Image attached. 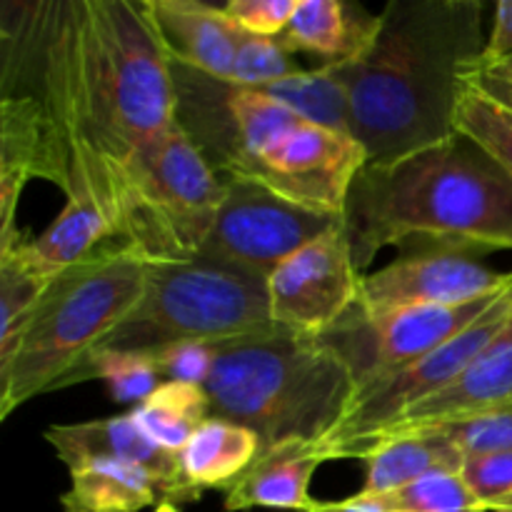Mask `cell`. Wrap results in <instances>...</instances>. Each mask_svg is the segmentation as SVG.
Masks as SVG:
<instances>
[{
  "instance_id": "obj_1",
  "label": "cell",
  "mask_w": 512,
  "mask_h": 512,
  "mask_svg": "<svg viewBox=\"0 0 512 512\" xmlns=\"http://www.w3.org/2000/svg\"><path fill=\"white\" fill-rule=\"evenodd\" d=\"M3 95L43 103L68 200L95 205L120 243L130 173L175 123L173 70L145 0L3 5Z\"/></svg>"
},
{
  "instance_id": "obj_2",
  "label": "cell",
  "mask_w": 512,
  "mask_h": 512,
  "mask_svg": "<svg viewBox=\"0 0 512 512\" xmlns=\"http://www.w3.org/2000/svg\"><path fill=\"white\" fill-rule=\"evenodd\" d=\"M483 13L480 0H393L368 53L330 65L368 163H390L458 133L460 93L488 43Z\"/></svg>"
},
{
  "instance_id": "obj_3",
  "label": "cell",
  "mask_w": 512,
  "mask_h": 512,
  "mask_svg": "<svg viewBox=\"0 0 512 512\" xmlns=\"http://www.w3.org/2000/svg\"><path fill=\"white\" fill-rule=\"evenodd\" d=\"M175 123L220 178H250L305 208L343 215L368 165L348 133L320 128L268 93L170 63Z\"/></svg>"
},
{
  "instance_id": "obj_4",
  "label": "cell",
  "mask_w": 512,
  "mask_h": 512,
  "mask_svg": "<svg viewBox=\"0 0 512 512\" xmlns=\"http://www.w3.org/2000/svg\"><path fill=\"white\" fill-rule=\"evenodd\" d=\"M343 228L358 273L410 238L488 253L512 250V178L465 135L390 163H368L353 180Z\"/></svg>"
},
{
  "instance_id": "obj_5",
  "label": "cell",
  "mask_w": 512,
  "mask_h": 512,
  "mask_svg": "<svg viewBox=\"0 0 512 512\" xmlns=\"http://www.w3.org/2000/svg\"><path fill=\"white\" fill-rule=\"evenodd\" d=\"M203 388L210 418L245 425L263 448L285 440H323L355 398L353 373L330 345L280 325L220 343Z\"/></svg>"
},
{
  "instance_id": "obj_6",
  "label": "cell",
  "mask_w": 512,
  "mask_h": 512,
  "mask_svg": "<svg viewBox=\"0 0 512 512\" xmlns=\"http://www.w3.org/2000/svg\"><path fill=\"white\" fill-rule=\"evenodd\" d=\"M145 288V258L113 243L93 258L63 270L45 290L18 345L0 363V420L55 390L138 305Z\"/></svg>"
},
{
  "instance_id": "obj_7",
  "label": "cell",
  "mask_w": 512,
  "mask_h": 512,
  "mask_svg": "<svg viewBox=\"0 0 512 512\" xmlns=\"http://www.w3.org/2000/svg\"><path fill=\"white\" fill-rule=\"evenodd\" d=\"M275 330L268 278L195 255L145 260V288L128 318L95 350H150L178 343H230Z\"/></svg>"
},
{
  "instance_id": "obj_8",
  "label": "cell",
  "mask_w": 512,
  "mask_h": 512,
  "mask_svg": "<svg viewBox=\"0 0 512 512\" xmlns=\"http://www.w3.org/2000/svg\"><path fill=\"white\" fill-rule=\"evenodd\" d=\"M223 193L220 175L173 123L130 173L120 243L158 263L195 258L213 230Z\"/></svg>"
},
{
  "instance_id": "obj_9",
  "label": "cell",
  "mask_w": 512,
  "mask_h": 512,
  "mask_svg": "<svg viewBox=\"0 0 512 512\" xmlns=\"http://www.w3.org/2000/svg\"><path fill=\"white\" fill-rule=\"evenodd\" d=\"M510 320L512 278L500 290L493 305L483 315H478L468 328L453 335L448 343L435 348L425 358L415 360L408 368L388 375L380 383L358 390L345 418L335 425L333 433L320 440L328 458L343 460L345 450L383 433L405 410L453 385L498 340V335L508 328Z\"/></svg>"
},
{
  "instance_id": "obj_10",
  "label": "cell",
  "mask_w": 512,
  "mask_h": 512,
  "mask_svg": "<svg viewBox=\"0 0 512 512\" xmlns=\"http://www.w3.org/2000/svg\"><path fill=\"white\" fill-rule=\"evenodd\" d=\"M220 180L225 185L223 203L200 255L253 270L263 278H270L290 255L343 220V215L283 198L258 180Z\"/></svg>"
},
{
  "instance_id": "obj_11",
  "label": "cell",
  "mask_w": 512,
  "mask_h": 512,
  "mask_svg": "<svg viewBox=\"0 0 512 512\" xmlns=\"http://www.w3.org/2000/svg\"><path fill=\"white\" fill-rule=\"evenodd\" d=\"M498 295L500 290L475 303L413 305L378 315L363 313L355 303L328 333L320 335V340L345 360L358 393L448 343L483 315Z\"/></svg>"
},
{
  "instance_id": "obj_12",
  "label": "cell",
  "mask_w": 512,
  "mask_h": 512,
  "mask_svg": "<svg viewBox=\"0 0 512 512\" xmlns=\"http://www.w3.org/2000/svg\"><path fill=\"white\" fill-rule=\"evenodd\" d=\"M360 278L340 220L273 270L270 318L280 328L320 338L358 303Z\"/></svg>"
},
{
  "instance_id": "obj_13",
  "label": "cell",
  "mask_w": 512,
  "mask_h": 512,
  "mask_svg": "<svg viewBox=\"0 0 512 512\" xmlns=\"http://www.w3.org/2000/svg\"><path fill=\"white\" fill-rule=\"evenodd\" d=\"M512 273V270H510ZM510 273H495L475 260L473 250L423 245L385 268L360 278L358 308L368 315L413 305H465L495 295Z\"/></svg>"
},
{
  "instance_id": "obj_14",
  "label": "cell",
  "mask_w": 512,
  "mask_h": 512,
  "mask_svg": "<svg viewBox=\"0 0 512 512\" xmlns=\"http://www.w3.org/2000/svg\"><path fill=\"white\" fill-rule=\"evenodd\" d=\"M43 435L68 470L78 468L80 463H88V460H120V463H133L150 470L160 480L165 500L170 503H195L203 498L185 483L180 453H170L153 443L140 430L133 415L50 425Z\"/></svg>"
},
{
  "instance_id": "obj_15",
  "label": "cell",
  "mask_w": 512,
  "mask_h": 512,
  "mask_svg": "<svg viewBox=\"0 0 512 512\" xmlns=\"http://www.w3.org/2000/svg\"><path fill=\"white\" fill-rule=\"evenodd\" d=\"M30 178L63 190V165L43 103L35 95H3L0 100V248L20 238L15 208Z\"/></svg>"
},
{
  "instance_id": "obj_16",
  "label": "cell",
  "mask_w": 512,
  "mask_h": 512,
  "mask_svg": "<svg viewBox=\"0 0 512 512\" xmlns=\"http://www.w3.org/2000/svg\"><path fill=\"white\" fill-rule=\"evenodd\" d=\"M145 10L170 63L220 80L233 78V23L223 13V5L203 0H145Z\"/></svg>"
},
{
  "instance_id": "obj_17",
  "label": "cell",
  "mask_w": 512,
  "mask_h": 512,
  "mask_svg": "<svg viewBox=\"0 0 512 512\" xmlns=\"http://www.w3.org/2000/svg\"><path fill=\"white\" fill-rule=\"evenodd\" d=\"M328 460L320 440H285L263 448L255 463L225 493V510H308L315 503L310 498V480Z\"/></svg>"
},
{
  "instance_id": "obj_18",
  "label": "cell",
  "mask_w": 512,
  "mask_h": 512,
  "mask_svg": "<svg viewBox=\"0 0 512 512\" xmlns=\"http://www.w3.org/2000/svg\"><path fill=\"white\" fill-rule=\"evenodd\" d=\"M512 405V320L498 335L493 345L445 390L433 398L413 405L398 415L383 433L420 428V425L445 423V420L468 418V415L488 413V410L510 408ZM380 435V433H378ZM375 438V435H373ZM355 448V445H353ZM348 453V450H345ZM343 453V455H345Z\"/></svg>"
},
{
  "instance_id": "obj_19",
  "label": "cell",
  "mask_w": 512,
  "mask_h": 512,
  "mask_svg": "<svg viewBox=\"0 0 512 512\" xmlns=\"http://www.w3.org/2000/svg\"><path fill=\"white\" fill-rule=\"evenodd\" d=\"M383 18L345 0H298L280 45L288 53H310L323 65H345L363 58Z\"/></svg>"
},
{
  "instance_id": "obj_20",
  "label": "cell",
  "mask_w": 512,
  "mask_h": 512,
  "mask_svg": "<svg viewBox=\"0 0 512 512\" xmlns=\"http://www.w3.org/2000/svg\"><path fill=\"white\" fill-rule=\"evenodd\" d=\"M343 460H365L368 475L360 493L380 495L435 473L460 475L465 453L440 435L408 430V433H383L363 440L350 448Z\"/></svg>"
},
{
  "instance_id": "obj_21",
  "label": "cell",
  "mask_w": 512,
  "mask_h": 512,
  "mask_svg": "<svg viewBox=\"0 0 512 512\" xmlns=\"http://www.w3.org/2000/svg\"><path fill=\"white\" fill-rule=\"evenodd\" d=\"M118 243L113 225L95 205L83 200H65V208L40 238L13 240L20 258L43 278L55 280L63 270L93 258L103 248ZM5 245V248H10ZM3 250V248H0Z\"/></svg>"
},
{
  "instance_id": "obj_22",
  "label": "cell",
  "mask_w": 512,
  "mask_h": 512,
  "mask_svg": "<svg viewBox=\"0 0 512 512\" xmlns=\"http://www.w3.org/2000/svg\"><path fill=\"white\" fill-rule=\"evenodd\" d=\"M165 500L150 470L120 460H88L70 470V488L60 495L65 512H140Z\"/></svg>"
},
{
  "instance_id": "obj_23",
  "label": "cell",
  "mask_w": 512,
  "mask_h": 512,
  "mask_svg": "<svg viewBox=\"0 0 512 512\" xmlns=\"http://www.w3.org/2000/svg\"><path fill=\"white\" fill-rule=\"evenodd\" d=\"M263 445L245 425L225 418H208L180 450L185 483L203 495L205 490L228 493L235 480L255 463Z\"/></svg>"
},
{
  "instance_id": "obj_24",
  "label": "cell",
  "mask_w": 512,
  "mask_h": 512,
  "mask_svg": "<svg viewBox=\"0 0 512 512\" xmlns=\"http://www.w3.org/2000/svg\"><path fill=\"white\" fill-rule=\"evenodd\" d=\"M130 415L153 443L170 453H180L210 418V398L203 385L165 380Z\"/></svg>"
},
{
  "instance_id": "obj_25",
  "label": "cell",
  "mask_w": 512,
  "mask_h": 512,
  "mask_svg": "<svg viewBox=\"0 0 512 512\" xmlns=\"http://www.w3.org/2000/svg\"><path fill=\"white\" fill-rule=\"evenodd\" d=\"M85 380H105L115 403L135 405V408L145 403L163 383L153 358L140 350H93L55 385V390Z\"/></svg>"
},
{
  "instance_id": "obj_26",
  "label": "cell",
  "mask_w": 512,
  "mask_h": 512,
  "mask_svg": "<svg viewBox=\"0 0 512 512\" xmlns=\"http://www.w3.org/2000/svg\"><path fill=\"white\" fill-rule=\"evenodd\" d=\"M270 98L280 100L295 113L303 115L320 128L350 135V108L348 93L330 65L313 70H300L298 75L263 88Z\"/></svg>"
},
{
  "instance_id": "obj_27",
  "label": "cell",
  "mask_w": 512,
  "mask_h": 512,
  "mask_svg": "<svg viewBox=\"0 0 512 512\" xmlns=\"http://www.w3.org/2000/svg\"><path fill=\"white\" fill-rule=\"evenodd\" d=\"M50 283L20 258L15 245L0 250V363L10 358Z\"/></svg>"
},
{
  "instance_id": "obj_28",
  "label": "cell",
  "mask_w": 512,
  "mask_h": 512,
  "mask_svg": "<svg viewBox=\"0 0 512 512\" xmlns=\"http://www.w3.org/2000/svg\"><path fill=\"white\" fill-rule=\"evenodd\" d=\"M455 130L480 145L512 178V108L465 83L455 110Z\"/></svg>"
},
{
  "instance_id": "obj_29",
  "label": "cell",
  "mask_w": 512,
  "mask_h": 512,
  "mask_svg": "<svg viewBox=\"0 0 512 512\" xmlns=\"http://www.w3.org/2000/svg\"><path fill=\"white\" fill-rule=\"evenodd\" d=\"M365 495V493H360ZM390 512H480V503L458 473H435L405 488L365 495Z\"/></svg>"
},
{
  "instance_id": "obj_30",
  "label": "cell",
  "mask_w": 512,
  "mask_h": 512,
  "mask_svg": "<svg viewBox=\"0 0 512 512\" xmlns=\"http://www.w3.org/2000/svg\"><path fill=\"white\" fill-rule=\"evenodd\" d=\"M230 20V18H228ZM233 23V20H230ZM233 83L245 88L263 90L268 85L288 80L298 75L300 65L293 60V53L280 45L278 38H260L233 23Z\"/></svg>"
},
{
  "instance_id": "obj_31",
  "label": "cell",
  "mask_w": 512,
  "mask_h": 512,
  "mask_svg": "<svg viewBox=\"0 0 512 512\" xmlns=\"http://www.w3.org/2000/svg\"><path fill=\"white\" fill-rule=\"evenodd\" d=\"M410 430H423V433H433V435H440V438L450 440L455 448L463 450L465 458H468V455L500 453V450H512V405L510 408H498V410H488V413L468 415V418L445 420V423H433V425H420V428H410ZM400 433H408V430H400Z\"/></svg>"
},
{
  "instance_id": "obj_32",
  "label": "cell",
  "mask_w": 512,
  "mask_h": 512,
  "mask_svg": "<svg viewBox=\"0 0 512 512\" xmlns=\"http://www.w3.org/2000/svg\"><path fill=\"white\" fill-rule=\"evenodd\" d=\"M460 478L465 480L480 508L488 510L490 505L512 493V450L468 455Z\"/></svg>"
},
{
  "instance_id": "obj_33",
  "label": "cell",
  "mask_w": 512,
  "mask_h": 512,
  "mask_svg": "<svg viewBox=\"0 0 512 512\" xmlns=\"http://www.w3.org/2000/svg\"><path fill=\"white\" fill-rule=\"evenodd\" d=\"M220 343H178L168 345V348L150 350L155 368H158L160 378L175 380V383H193L205 385L210 378L215 358H218Z\"/></svg>"
},
{
  "instance_id": "obj_34",
  "label": "cell",
  "mask_w": 512,
  "mask_h": 512,
  "mask_svg": "<svg viewBox=\"0 0 512 512\" xmlns=\"http://www.w3.org/2000/svg\"><path fill=\"white\" fill-rule=\"evenodd\" d=\"M295 8L298 0H230L223 5V13L248 33L260 38H280Z\"/></svg>"
},
{
  "instance_id": "obj_35",
  "label": "cell",
  "mask_w": 512,
  "mask_h": 512,
  "mask_svg": "<svg viewBox=\"0 0 512 512\" xmlns=\"http://www.w3.org/2000/svg\"><path fill=\"white\" fill-rule=\"evenodd\" d=\"M512 58V0H500L495 5V20L493 30L488 35V43H485L483 58L475 65V70H483L488 65L503 63V60ZM473 70V73H475Z\"/></svg>"
},
{
  "instance_id": "obj_36",
  "label": "cell",
  "mask_w": 512,
  "mask_h": 512,
  "mask_svg": "<svg viewBox=\"0 0 512 512\" xmlns=\"http://www.w3.org/2000/svg\"><path fill=\"white\" fill-rule=\"evenodd\" d=\"M300 512H390L385 508H380L375 500L365 498V495H353L348 500H335V503H320L315 500L308 510H300Z\"/></svg>"
},
{
  "instance_id": "obj_37",
  "label": "cell",
  "mask_w": 512,
  "mask_h": 512,
  "mask_svg": "<svg viewBox=\"0 0 512 512\" xmlns=\"http://www.w3.org/2000/svg\"><path fill=\"white\" fill-rule=\"evenodd\" d=\"M470 85H475L478 90H483L485 95L495 98L498 103L508 105L512 108V85L503 83V80H493V78H485V75H470L468 78Z\"/></svg>"
},
{
  "instance_id": "obj_38",
  "label": "cell",
  "mask_w": 512,
  "mask_h": 512,
  "mask_svg": "<svg viewBox=\"0 0 512 512\" xmlns=\"http://www.w3.org/2000/svg\"><path fill=\"white\" fill-rule=\"evenodd\" d=\"M470 75H485V78L503 80V83L512 85V58L503 60V63L488 65V68H483V70H475V73H470Z\"/></svg>"
},
{
  "instance_id": "obj_39",
  "label": "cell",
  "mask_w": 512,
  "mask_h": 512,
  "mask_svg": "<svg viewBox=\"0 0 512 512\" xmlns=\"http://www.w3.org/2000/svg\"><path fill=\"white\" fill-rule=\"evenodd\" d=\"M488 510H493V512H512V493L505 495V498L498 500V503H495V505H490Z\"/></svg>"
},
{
  "instance_id": "obj_40",
  "label": "cell",
  "mask_w": 512,
  "mask_h": 512,
  "mask_svg": "<svg viewBox=\"0 0 512 512\" xmlns=\"http://www.w3.org/2000/svg\"><path fill=\"white\" fill-rule=\"evenodd\" d=\"M153 512H180L178 503H170V500H160L158 505H155Z\"/></svg>"
},
{
  "instance_id": "obj_41",
  "label": "cell",
  "mask_w": 512,
  "mask_h": 512,
  "mask_svg": "<svg viewBox=\"0 0 512 512\" xmlns=\"http://www.w3.org/2000/svg\"><path fill=\"white\" fill-rule=\"evenodd\" d=\"M480 512H493V510H480Z\"/></svg>"
}]
</instances>
